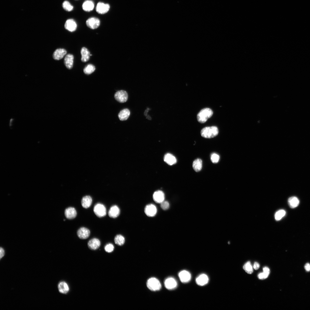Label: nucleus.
I'll return each instance as SVG.
<instances>
[{"label": "nucleus", "instance_id": "7ed1b4c3", "mask_svg": "<svg viewBox=\"0 0 310 310\" xmlns=\"http://www.w3.org/2000/svg\"><path fill=\"white\" fill-rule=\"evenodd\" d=\"M147 286L150 290L153 291L160 290L161 287V284L159 281L155 278H151L147 281Z\"/></svg>", "mask_w": 310, "mask_h": 310}, {"label": "nucleus", "instance_id": "4468645a", "mask_svg": "<svg viewBox=\"0 0 310 310\" xmlns=\"http://www.w3.org/2000/svg\"><path fill=\"white\" fill-rule=\"evenodd\" d=\"M77 234L80 238L82 239H86L89 237L90 235V231L88 229L82 227L78 230Z\"/></svg>", "mask_w": 310, "mask_h": 310}, {"label": "nucleus", "instance_id": "393cba45", "mask_svg": "<svg viewBox=\"0 0 310 310\" xmlns=\"http://www.w3.org/2000/svg\"><path fill=\"white\" fill-rule=\"evenodd\" d=\"M288 203L291 208H294L298 206L299 201L297 197L293 196L289 198L288 200Z\"/></svg>", "mask_w": 310, "mask_h": 310}, {"label": "nucleus", "instance_id": "ddd939ff", "mask_svg": "<svg viewBox=\"0 0 310 310\" xmlns=\"http://www.w3.org/2000/svg\"><path fill=\"white\" fill-rule=\"evenodd\" d=\"M154 201L158 203H161L165 200V196L162 191L158 190L155 192L153 195Z\"/></svg>", "mask_w": 310, "mask_h": 310}, {"label": "nucleus", "instance_id": "e433bc0d", "mask_svg": "<svg viewBox=\"0 0 310 310\" xmlns=\"http://www.w3.org/2000/svg\"><path fill=\"white\" fill-rule=\"evenodd\" d=\"M5 252L4 249L2 248L0 249V258L1 259L5 255Z\"/></svg>", "mask_w": 310, "mask_h": 310}, {"label": "nucleus", "instance_id": "f257e3e1", "mask_svg": "<svg viewBox=\"0 0 310 310\" xmlns=\"http://www.w3.org/2000/svg\"><path fill=\"white\" fill-rule=\"evenodd\" d=\"M219 133L218 128L215 126L206 127L201 131V136L205 138H212L216 137Z\"/></svg>", "mask_w": 310, "mask_h": 310}, {"label": "nucleus", "instance_id": "20e7f679", "mask_svg": "<svg viewBox=\"0 0 310 310\" xmlns=\"http://www.w3.org/2000/svg\"><path fill=\"white\" fill-rule=\"evenodd\" d=\"M93 211L96 216L99 218L105 216L106 214V209L103 204L98 203L94 207Z\"/></svg>", "mask_w": 310, "mask_h": 310}, {"label": "nucleus", "instance_id": "a878e982", "mask_svg": "<svg viewBox=\"0 0 310 310\" xmlns=\"http://www.w3.org/2000/svg\"><path fill=\"white\" fill-rule=\"evenodd\" d=\"M59 292L63 294H66L69 291V289L67 283L64 282H60L58 285Z\"/></svg>", "mask_w": 310, "mask_h": 310}, {"label": "nucleus", "instance_id": "6e6552de", "mask_svg": "<svg viewBox=\"0 0 310 310\" xmlns=\"http://www.w3.org/2000/svg\"><path fill=\"white\" fill-rule=\"evenodd\" d=\"M145 212L147 216L153 217L155 216L157 213V208L154 205L149 204L145 207Z\"/></svg>", "mask_w": 310, "mask_h": 310}, {"label": "nucleus", "instance_id": "72a5a7b5", "mask_svg": "<svg viewBox=\"0 0 310 310\" xmlns=\"http://www.w3.org/2000/svg\"><path fill=\"white\" fill-rule=\"evenodd\" d=\"M114 248V246L112 244H109L106 246L105 250L106 252L111 253L113 251Z\"/></svg>", "mask_w": 310, "mask_h": 310}, {"label": "nucleus", "instance_id": "58836bf2", "mask_svg": "<svg viewBox=\"0 0 310 310\" xmlns=\"http://www.w3.org/2000/svg\"><path fill=\"white\" fill-rule=\"evenodd\" d=\"M305 268L307 271H310V264L308 263L306 264L305 266Z\"/></svg>", "mask_w": 310, "mask_h": 310}, {"label": "nucleus", "instance_id": "2f4dec72", "mask_svg": "<svg viewBox=\"0 0 310 310\" xmlns=\"http://www.w3.org/2000/svg\"><path fill=\"white\" fill-rule=\"evenodd\" d=\"M62 7L63 9L66 11L70 12L73 9V7L68 1H64L62 4Z\"/></svg>", "mask_w": 310, "mask_h": 310}, {"label": "nucleus", "instance_id": "b1692460", "mask_svg": "<svg viewBox=\"0 0 310 310\" xmlns=\"http://www.w3.org/2000/svg\"><path fill=\"white\" fill-rule=\"evenodd\" d=\"M130 115V110L128 109H125L120 112L118 117L121 121H125L128 119Z\"/></svg>", "mask_w": 310, "mask_h": 310}, {"label": "nucleus", "instance_id": "c85d7f7f", "mask_svg": "<svg viewBox=\"0 0 310 310\" xmlns=\"http://www.w3.org/2000/svg\"><path fill=\"white\" fill-rule=\"evenodd\" d=\"M95 70V66L91 64H89L87 65L84 68V73L87 75L91 74Z\"/></svg>", "mask_w": 310, "mask_h": 310}, {"label": "nucleus", "instance_id": "c9c22d12", "mask_svg": "<svg viewBox=\"0 0 310 310\" xmlns=\"http://www.w3.org/2000/svg\"><path fill=\"white\" fill-rule=\"evenodd\" d=\"M269 275L264 272L260 273L258 275V278L260 280H264L267 278Z\"/></svg>", "mask_w": 310, "mask_h": 310}, {"label": "nucleus", "instance_id": "412c9836", "mask_svg": "<svg viewBox=\"0 0 310 310\" xmlns=\"http://www.w3.org/2000/svg\"><path fill=\"white\" fill-rule=\"evenodd\" d=\"M94 7L93 2L90 0L85 1L82 5L83 9L85 11L89 12L93 10Z\"/></svg>", "mask_w": 310, "mask_h": 310}, {"label": "nucleus", "instance_id": "2eb2a0df", "mask_svg": "<svg viewBox=\"0 0 310 310\" xmlns=\"http://www.w3.org/2000/svg\"><path fill=\"white\" fill-rule=\"evenodd\" d=\"M66 50L64 49H58L55 50L53 54V57L54 59L59 60L62 58L66 54Z\"/></svg>", "mask_w": 310, "mask_h": 310}, {"label": "nucleus", "instance_id": "c756f323", "mask_svg": "<svg viewBox=\"0 0 310 310\" xmlns=\"http://www.w3.org/2000/svg\"><path fill=\"white\" fill-rule=\"evenodd\" d=\"M286 212L283 210H281L277 212L275 215V218L276 221L281 220L285 215Z\"/></svg>", "mask_w": 310, "mask_h": 310}, {"label": "nucleus", "instance_id": "9d476101", "mask_svg": "<svg viewBox=\"0 0 310 310\" xmlns=\"http://www.w3.org/2000/svg\"><path fill=\"white\" fill-rule=\"evenodd\" d=\"M165 287L169 290H172L175 288L177 286V283L175 279L169 277L166 279L164 282Z\"/></svg>", "mask_w": 310, "mask_h": 310}, {"label": "nucleus", "instance_id": "473e14b6", "mask_svg": "<svg viewBox=\"0 0 310 310\" xmlns=\"http://www.w3.org/2000/svg\"><path fill=\"white\" fill-rule=\"evenodd\" d=\"M211 159L212 162L214 163H218L220 159V156L216 153H212L211 157Z\"/></svg>", "mask_w": 310, "mask_h": 310}, {"label": "nucleus", "instance_id": "7c9ffc66", "mask_svg": "<svg viewBox=\"0 0 310 310\" xmlns=\"http://www.w3.org/2000/svg\"><path fill=\"white\" fill-rule=\"evenodd\" d=\"M243 269L248 274H251L253 272V268L250 261L248 262L244 265Z\"/></svg>", "mask_w": 310, "mask_h": 310}, {"label": "nucleus", "instance_id": "a211bd4d", "mask_svg": "<svg viewBox=\"0 0 310 310\" xmlns=\"http://www.w3.org/2000/svg\"><path fill=\"white\" fill-rule=\"evenodd\" d=\"M65 214L66 218L68 219L71 220L76 218L77 215V212L74 208L70 207L66 210Z\"/></svg>", "mask_w": 310, "mask_h": 310}, {"label": "nucleus", "instance_id": "f8f14e48", "mask_svg": "<svg viewBox=\"0 0 310 310\" xmlns=\"http://www.w3.org/2000/svg\"><path fill=\"white\" fill-rule=\"evenodd\" d=\"M209 281L208 277L204 274L200 275L196 279V283L200 286H203L207 284Z\"/></svg>", "mask_w": 310, "mask_h": 310}, {"label": "nucleus", "instance_id": "6ab92c4d", "mask_svg": "<svg viewBox=\"0 0 310 310\" xmlns=\"http://www.w3.org/2000/svg\"><path fill=\"white\" fill-rule=\"evenodd\" d=\"M88 245L90 249L95 250L98 249L100 246V242L98 239L95 238L90 240L88 242Z\"/></svg>", "mask_w": 310, "mask_h": 310}, {"label": "nucleus", "instance_id": "bb28decb", "mask_svg": "<svg viewBox=\"0 0 310 310\" xmlns=\"http://www.w3.org/2000/svg\"><path fill=\"white\" fill-rule=\"evenodd\" d=\"M202 161L200 159H198L195 160L193 162V167L194 170L196 172L200 171L202 168Z\"/></svg>", "mask_w": 310, "mask_h": 310}, {"label": "nucleus", "instance_id": "ea45409f", "mask_svg": "<svg viewBox=\"0 0 310 310\" xmlns=\"http://www.w3.org/2000/svg\"><path fill=\"white\" fill-rule=\"evenodd\" d=\"M260 265L257 262H255L254 264V268L255 270H257L258 269L260 268Z\"/></svg>", "mask_w": 310, "mask_h": 310}, {"label": "nucleus", "instance_id": "f3484780", "mask_svg": "<svg viewBox=\"0 0 310 310\" xmlns=\"http://www.w3.org/2000/svg\"><path fill=\"white\" fill-rule=\"evenodd\" d=\"M120 213V209L118 207L117 205H114L110 209L108 215L110 217L115 218L119 216Z\"/></svg>", "mask_w": 310, "mask_h": 310}, {"label": "nucleus", "instance_id": "39448f33", "mask_svg": "<svg viewBox=\"0 0 310 310\" xmlns=\"http://www.w3.org/2000/svg\"><path fill=\"white\" fill-rule=\"evenodd\" d=\"M114 97L115 99L119 102L124 103L127 101L128 98V95L126 91L121 90L117 91L115 93Z\"/></svg>", "mask_w": 310, "mask_h": 310}, {"label": "nucleus", "instance_id": "4c0bfd02", "mask_svg": "<svg viewBox=\"0 0 310 310\" xmlns=\"http://www.w3.org/2000/svg\"><path fill=\"white\" fill-rule=\"evenodd\" d=\"M263 272L269 275L270 270L269 268L267 267H265L263 268Z\"/></svg>", "mask_w": 310, "mask_h": 310}, {"label": "nucleus", "instance_id": "dca6fc26", "mask_svg": "<svg viewBox=\"0 0 310 310\" xmlns=\"http://www.w3.org/2000/svg\"><path fill=\"white\" fill-rule=\"evenodd\" d=\"M74 57L71 54L66 55L64 59V64L66 67L69 69H71L73 66Z\"/></svg>", "mask_w": 310, "mask_h": 310}, {"label": "nucleus", "instance_id": "f704fd0d", "mask_svg": "<svg viewBox=\"0 0 310 310\" xmlns=\"http://www.w3.org/2000/svg\"><path fill=\"white\" fill-rule=\"evenodd\" d=\"M169 204L167 201L165 200L161 203V208L165 210L168 209L169 208Z\"/></svg>", "mask_w": 310, "mask_h": 310}, {"label": "nucleus", "instance_id": "423d86ee", "mask_svg": "<svg viewBox=\"0 0 310 310\" xmlns=\"http://www.w3.org/2000/svg\"><path fill=\"white\" fill-rule=\"evenodd\" d=\"M110 8V6L109 4L99 2L96 6V11L98 14H104L108 12Z\"/></svg>", "mask_w": 310, "mask_h": 310}, {"label": "nucleus", "instance_id": "aec40b11", "mask_svg": "<svg viewBox=\"0 0 310 310\" xmlns=\"http://www.w3.org/2000/svg\"><path fill=\"white\" fill-rule=\"evenodd\" d=\"M164 161L169 165H173L177 162V159L175 157L170 153H167L164 156Z\"/></svg>", "mask_w": 310, "mask_h": 310}, {"label": "nucleus", "instance_id": "5701e85b", "mask_svg": "<svg viewBox=\"0 0 310 310\" xmlns=\"http://www.w3.org/2000/svg\"><path fill=\"white\" fill-rule=\"evenodd\" d=\"M92 200L91 197L89 196L83 197L81 200V204L83 207L87 209L90 207L91 205Z\"/></svg>", "mask_w": 310, "mask_h": 310}, {"label": "nucleus", "instance_id": "1a4fd4ad", "mask_svg": "<svg viewBox=\"0 0 310 310\" xmlns=\"http://www.w3.org/2000/svg\"><path fill=\"white\" fill-rule=\"evenodd\" d=\"M178 276L181 281L184 283L189 282L191 278L190 273L186 270H183L180 272L179 273Z\"/></svg>", "mask_w": 310, "mask_h": 310}, {"label": "nucleus", "instance_id": "f03ea898", "mask_svg": "<svg viewBox=\"0 0 310 310\" xmlns=\"http://www.w3.org/2000/svg\"><path fill=\"white\" fill-rule=\"evenodd\" d=\"M213 112L209 108H206L202 110L198 114L197 120L201 123H205L213 115Z\"/></svg>", "mask_w": 310, "mask_h": 310}, {"label": "nucleus", "instance_id": "4be33fe9", "mask_svg": "<svg viewBox=\"0 0 310 310\" xmlns=\"http://www.w3.org/2000/svg\"><path fill=\"white\" fill-rule=\"evenodd\" d=\"M81 54L82 56L81 60L82 62H86L89 60L90 54L86 48L83 47L81 49Z\"/></svg>", "mask_w": 310, "mask_h": 310}, {"label": "nucleus", "instance_id": "9b49d317", "mask_svg": "<svg viewBox=\"0 0 310 310\" xmlns=\"http://www.w3.org/2000/svg\"><path fill=\"white\" fill-rule=\"evenodd\" d=\"M65 28L71 32L75 31L77 28V25L75 21L73 19L67 20L65 24Z\"/></svg>", "mask_w": 310, "mask_h": 310}, {"label": "nucleus", "instance_id": "cd10ccee", "mask_svg": "<svg viewBox=\"0 0 310 310\" xmlns=\"http://www.w3.org/2000/svg\"><path fill=\"white\" fill-rule=\"evenodd\" d=\"M114 242L115 244L120 246L123 245L125 242V238L122 235H117L114 239Z\"/></svg>", "mask_w": 310, "mask_h": 310}, {"label": "nucleus", "instance_id": "0eeeda50", "mask_svg": "<svg viewBox=\"0 0 310 310\" xmlns=\"http://www.w3.org/2000/svg\"><path fill=\"white\" fill-rule=\"evenodd\" d=\"M86 24L88 27L94 29L97 28L99 26L100 21V20L96 18L91 17L86 21Z\"/></svg>", "mask_w": 310, "mask_h": 310}]
</instances>
